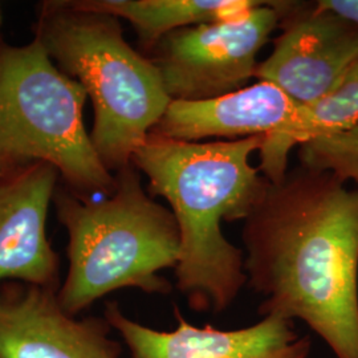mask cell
I'll return each instance as SVG.
<instances>
[{"instance_id":"cell-1","label":"cell","mask_w":358,"mask_h":358,"mask_svg":"<svg viewBox=\"0 0 358 358\" xmlns=\"http://www.w3.org/2000/svg\"><path fill=\"white\" fill-rule=\"evenodd\" d=\"M247 285L260 317L301 321L336 358H358V190L299 165L268 180L243 220Z\"/></svg>"},{"instance_id":"cell-2","label":"cell","mask_w":358,"mask_h":358,"mask_svg":"<svg viewBox=\"0 0 358 358\" xmlns=\"http://www.w3.org/2000/svg\"><path fill=\"white\" fill-rule=\"evenodd\" d=\"M266 136L185 142L150 133L131 158L165 198L178 224L176 287L195 312L220 315L247 284L243 250L222 232V220H244L267 187L250 158Z\"/></svg>"},{"instance_id":"cell-3","label":"cell","mask_w":358,"mask_h":358,"mask_svg":"<svg viewBox=\"0 0 358 358\" xmlns=\"http://www.w3.org/2000/svg\"><path fill=\"white\" fill-rule=\"evenodd\" d=\"M56 206L68 234V272L57 292L65 312L77 316L124 288L149 294L173 291L161 272L177 267L178 224L170 208L146 194L131 165L118 171L108 198L62 194Z\"/></svg>"},{"instance_id":"cell-4","label":"cell","mask_w":358,"mask_h":358,"mask_svg":"<svg viewBox=\"0 0 358 358\" xmlns=\"http://www.w3.org/2000/svg\"><path fill=\"white\" fill-rule=\"evenodd\" d=\"M36 38L90 99V138L103 165L109 171L131 165L171 103L158 68L129 45L117 17L72 1L43 6Z\"/></svg>"},{"instance_id":"cell-5","label":"cell","mask_w":358,"mask_h":358,"mask_svg":"<svg viewBox=\"0 0 358 358\" xmlns=\"http://www.w3.org/2000/svg\"><path fill=\"white\" fill-rule=\"evenodd\" d=\"M87 99L38 38L0 48V159L50 165L80 192H113L84 125Z\"/></svg>"},{"instance_id":"cell-6","label":"cell","mask_w":358,"mask_h":358,"mask_svg":"<svg viewBox=\"0 0 358 358\" xmlns=\"http://www.w3.org/2000/svg\"><path fill=\"white\" fill-rule=\"evenodd\" d=\"M285 1H264L244 15L186 27L162 38L153 62L171 101H205L243 90L257 53L280 26Z\"/></svg>"},{"instance_id":"cell-7","label":"cell","mask_w":358,"mask_h":358,"mask_svg":"<svg viewBox=\"0 0 358 358\" xmlns=\"http://www.w3.org/2000/svg\"><path fill=\"white\" fill-rule=\"evenodd\" d=\"M303 110L276 85L259 81L211 100L171 101L152 133L185 142L266 136L260 170L271 182H279L288 171V153L297 146Z\"/></svg>"},{"instance_id":"cell-8","label":"cell","mask_w":358,"mask_h":358,"mask_svg":"<svg viewBox=\"0 0 358 358\" xmlns=\"http://www.w3.org/2000/svg\"><path fill=\"white\" fill-rule=\"evenodd\" d=\"M282 34L255 77L303 106L334 90L358 60V26L315 3L285 1Z\"/></svg>"},{"instance_id":"cell-9","label":"cell","mask_w":358,"mask_h":358,"mask_svg":"<svg viewBox=\"0 0 358 358\" xmlns=\"http://www.w3.org/2000/svg\"><path fill=\"white\" fill-rule=\"evenodd\" d=\"M174 316L177 327L173 331H158L130 319L115 301L103 310L131 358H313L312 338L299 332L294 320L278 315L232 331L210 324L196 327L178 307Z\"/></svg>"},{"instance_id":"cell-10","label":"cell","mask_w":358,"mask_h":358,"mask_svg":"<svg viewBox=\"0 0 358 358\" xmlns=\"http://www.w3.org/2000/svg\"><path fill=\"white\" fill-rule=\"evenodd\" d=\"M57 287L0 284V358H121L105 317L77 319Z\"/></svg>"},{"instance_id":"cell-11","label":"cell","mask_w":358,"mask_h":358,"mask_svg":"<svg viewBox=\"0 0 358 358\" xmlns=\"http://www.w3.org/2000/svg\"><path fill=\"white\" fill-rule=\"evenodd\" d=\"M57 176L38 162L0 178V284L57 287L59 256L47 236Z\"/></svg>"},{"instance_id":"cell-12","label":"cell","mask_w":358,"mask_h":358,"mask_svg":"<svg viewBox=\"0 0 358 358\" xmlns=\"http://www.w3.org/2000/svg\"><path fill=\"white\" fill-rule=\"evenodd\" d=\"M76 7L125 19L154 48L169 34L186 27L227 20L251 11L264 0H78Z\"/></svg>"},{"instance_id":"cell-13","label":"cell","mask_w":358,"mask_h":358,"mask_svg":"<svg viewBox=\"0 0 358 358\" xmlns=\"http://www.w3.org/2000/svg\"><path fill=\"white\" fill-rule=\"evenodd\" d=\"M358 124V60L350 65L332 92L317 103L304 106L301 124L296 136L297 146L303 142Z\"/></svg>"},{"instance_id":"cell-14","label":"cell","mask_w":358,"mask_h":358,"mask_svg":"<svg viewBox=\"0 0 358 358\" xmlns=\"http://www.w3.org/2000/svg\"><path fill=\"white\" fill-rule=\"evenodd\" d=\"M297 157L301 166L353 182L358 190V124L300 143Z\"/></svg>"},{"instance_id":"cell-15","label":"cell","mask_w":358,"mask_h":358,"mask_svg":"<svg viewBox=\"0 0 358 358\" xmlns=\"http://www.w3.org/2000/svg\"><path fill=\"white\" fill-rule=\"evenodd\" d=\"M317 4L358 26V0H319Z\"/></svg>"},{"instance_id":"cell-16","label":"cell","mask_w":358,"mask_h":358,"mask_svg":"<svg viewBox=\"0 0 358 358\" xmlns=\"http://www.w3.org/2000/svg\"><path fill=\"white\" fill-rule=\"evenodd\" d=\"M10 167H11V165H10L8 162L0 159V178L4 177V176L8 173V169H10Z\"/></svg>"},{"instance_id":"cell-17","label":"cell","mask_w":358,"mask_h":358,"mask_svg":"<svg viewBox=\"0 0 358 358\" xmlns=\"http://www.w3.org/2000/svg\"><path fill=\"white\" fill-rule=\"evenodd\" d=\"M0 27H1V6H0Z\"/></svg>"}]
</instances>
